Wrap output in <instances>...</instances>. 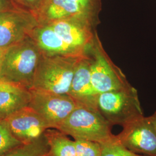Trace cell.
Here are the masks:
<instances>
[{
    "mask_svg": "<svg viewBox=\"0 0 156 156\" xmlns=\"http://www.w3.org/2000/svg\"><path fill=\"white\" fill-rule=\"evenodd\" d=\"M35 16L41 24L73 17L84 16L90 18L73 0H45Z\"/></svg>",
    "mask_w": 156,
    "mask_h": 156,
    "instance_id": "13",
    "label": "cell"
},
{
    "mask_svg": "<svg viewBox=\"0 0 156 156\" xmlns=\"http://www.w3.org/2000/svg\"><path fill=\"white\" fill-rule=\"evenodd\" d=\"M76 156H101V144L84 140H75Z\"/></svg>",
    "mask_w": 156,
    "mask_h": 156,
    "instance_id": "19",
    "label": "cell"
},
{
    "mask_svg": "<svg viewBox=\"0 0 156 156\" xmlns=\"http://www.w3.org/2000/svg\"><path fill=\"white\" fill-rule=\"evenodd\" d=\"M31 99L28 106L42 117L50 128L57 129L78 106L68 94L29 90Z\"/></svg>",
    "mask_w": 156,
    "mask_h": 156,
    "instance_id": "6",
    "label": "cell"
},
{
    "mask_svg": "<svg viewBox=\"0 0 156 156\" xmlns=\"http://www.w3.org/2000/svg\"><path fill=\"white\" fill-rule=\"evenodd\" d=\"M116 136L129 151L145 156H156V130L149 117L142 116L123 127Z\"/></svg>",
    "mask_w": 156,
    "mask_h": 156,
    "instance_id": "9",
    "label": "cell"
},
{
    "mask_svg": "<svg viewBox=\"0 0 156 156\" xmlns=\"http://www.w3.org/2000/svg\"><path fill=\"white\" fill-rule=\"evenodd\" d=\"M42 53L28 36L6 48L0 70V80L30 90Z\"/></svg>",
    "mask_w": 156,
    "mask_h": 156,
    "instance_id": "1",
    "label": "cell"
},
{
    "mask_svg": "<svg viewBox=\"0 0 156 156\" xmlns=\"http://www.w3.org/2000/svg\"><path fill=\"white\" fill-rule=\"evenodd\" d=\"M88 54L91 59V82L98 94L123 89L131 85L122 69L113 62L107 54L97 32Z\"/></svg>",
    "mask_w": 156,
    "mask_h": 156,
    "instance_id": "5",
    "label": "cell"
},
{
    "mask_svg": "<svg viewBox=\"0 0 156 156\" xmlns=\"http://www.w3.org/2000/svg\"><path fill=\"white\" fill-rule=\"evenodd\" d=\"M151 119V123H153L154 128L156 130V111L151 116H149Z\"/></svg>",
    "mask_w": 156,
    "mask_h": 156,
    "instance_id": "25",
    "label": "cell"
},
{
    "mask_svg": "<svg viewBox=\"0 0 156 156\" xmlns=\"http://www.w3.org/2000/svg\"><path fill=\"white\" fill-rule=\"evenodd\" d=\"M5 120L12 135L23 144L38 139L50 128L44 119L28 106L13 113Z\"/></svg>",
    "mask_w": 156,
    "mask_h": 156,
    "instance_id": "10",
    "label": "cell"
},
{
    "mask_svg": "<svg viewBox=\"0 0 156 156\" xmlns=\"http://www.w3.org/2000/svg\"><path fill=\"white\" fill-rule=\"evenodd\" d=\"M39 24L35 14L18 7L0 13V48L22 41Z\"/></svg>",
    "mask_w": 156,
    "mask_h": 156,
    "instance_id": "8",
    "label": "cell"
},
{
    "mask_svg": "<svg viewBox=\"0 0 156 156\" xmlns=\"http://www.w3.org/2000/svg\"><path fill=\"white\" fill-rule=\"evenodd\" d=\"M30 99V91L23 87L17 89L1 90L0 120H5L16 112L28 106Z\"/></svg>",
    "mask_w": 156,
    "mask_h": 156,
    "instance_id": "14",
    "label": "cell"
},
{
    "mask_svg": "<svg viewBox=\"0 0 156 156\" xmlns=\"http://www.w3.org/2000/svg\"><path fill=\"white\" fill-rule=\"evenodd\" d=\"M45 135L49 146L50 156H76L75 140L67 137V135L55 128H49Z\"/></svg>",
    "mask_w": 156,
    "mask_h": 156,
    "instance_id": "15",
    "label": "cell"
},
{
    "mask_svg": "<svg viewBox=\"0 0 156 156\" xmlns=\"http://www.w3.org/2000/svg\"><path fill=\"white\" fill-rule=\"evenodd\" d=\"M22 144L12 135L5 120H0V155Z\"/></svg>",
    "mask_w": 156,
    "mask_h": 156,
    "instance_id": "18",
    "label": "cell"
},
{
    "mask_svg": "<svg viewBox=\"0 0 156 156\" xmlns=\"http://www.w3.org/2000/svg\"><path fill=\"white\" fill-rule=\"evenodd\" d=\"M101 145V156H145L129 151L122 145L117 140L116 136Z\"/></svg>",
    "mask_w": 156,
    "mask_h": 156,
    "instance_id": "17",
    "label": "cell"
},
{
    "mask_svg": "<svg viewBox=\"0 0 156 156\" xmlns=\"http://www.w3.org/2000/svg\"><path fill=\"white\" fill-rule=\"evenodd\" d=\"M82 56L42 54L30 90L68 94L78 61Z\"/></svg>",
    "mask_w": 156,
    "mask_h": 156,
    "instance_id": "2",
    "label": "cell"
},
{
    "mask_svg": "<svg viewBox=\"0 0 156 156\" xmlns=\"http://www.w3.org/2000/svg\"><path fill=\"white\" fill-rule=\"evenodd\" d=\"M82 10L98 24L100 22L99 14L101 11V0H73Z\"/></svg>",
    "mask_w": 156,
    "mask_h": 156,
    "instance_id": "20",
    "label": "cell"
},
{
    "mask_svg": "<svg viewBox=\"0 0 156 156\" xmlns=\"http://www.w3.org/2000/svg\"><path fill=\"white\" fill-rule=\"evenodd\" d=\"M15 5L27 10L28 11L36 13L39 11L41 7L44 3L45 0H11Z\"/></svg>",
    "mask_w": 156,
    "mask_h": 156,
    "instance_id": "21",
    "label": "cell"
},
{
    "mask_svg": "<svg viewBox=\"0 0 156 156\" xmlns=\"http://www.w3.org/2000/svg\"><path fill=\"white\" fill-rule=\"evenodd\" d=\"M22 87L19 86L14 84L8 83L5 82H3L0 80V90H13L17 89ZM24 88V87H23Z\"/></svg>",
    "mask_w": 156,
    "mask_h": 156,
    "instance_id": "23",
    "label": "cell"
},
{
    "mask_svg": "<svg viewBox=\"0 0 156 156\" xmlns=\"http://www.w3.org/2000/svg\"><path fill=\"white\" fill-rule=\"evenodd\" d=\"M111 124L99 111L78 105L57 129L75 140H84L103 144L112 140Z\"/></svg>",
    "mask_w": 156,
    "mask_h": 156,
    "instance_id": "3",
    "label": "cell"
},
{
    "mask_svg": "<svg viewBox=\"0 0 156 156\" xmlns=\"http://www.w3.org/2000/svg\"><path fill=\"white\" fill-rule=\"evenodd\" d=\"M50 156V155H49V156Z\"/></svg>",
    "mask_w": 156,
    "mask_h": 156,
    "instance_id": "26",
    "label": "cell"
},
{
    "mask_svg": "<svg viewBox=\"0 0 156 156\" xmlns=\"http://www.w3.org/2000/svg\"><path fill=\"white\" fill-rule=\"evenodd\" d=\"M97 109L112 126L123 127L144 116L138 91L131 85L98 94Z\"/></svg>",
    "mask_w": 156,
    "mask_h": 156,
    "instance_id": "4",
    "label": "cell"
},
{
    "mask_svg": "<svg viewBox=\"0 0 156 156\" xmlns=\"http://www.w3.org/2000/svg\"><path fill=\"white\" fill-rule=\"evenodd\" d=\"M49 146L45 133L33 142L17 146L0 156H48Z\"/></svg>",
    "mask_w": 156,
    "mask_h": 156,
    "instance_id": "16",
    "label": "cell"
},
{
    "mask_svg": "<svg viewBox=\"0 0 156 156\" xmlns=\"http://www.w3.org/2000/svg\"><path fill=\"white\" fill-rule=\"evenodd\" d=\"M90 66L91 59L87 53L82 56L78 61L68 94L78 105L98 111V94L95 91L92 84Z\"/></svg>",
    "mask_w": 156,
    "mask_h": 156,
    "instance_id": "11",
    "label": "cell"
},
{
    "mask_svg": "<svg viewBox=\"0 0 156 156\" xmlns=\"http://www.w3.org/2000/svg\"><path fill=\"white\" fill-rule=\"evenodd\" d=\"M6 48L2 49V48H0V70H1V68L2 66V63L3 61V58H4V54L5 52Z\"/></svg>",
    "mask_w": 156,
    "mask_h": 156,
    "instance_id": "24",
    "label": "cell"
},
{
    "mask_svg": "<svg viewBox=\"0 0 156 156\" xmlns=\"http://www.w3.org/2000/svg\"><path fill=\"white\" fill-rule=\"evenodd\" d=\"M46 56H82L83 54L70 47L48 24L39 25L30 35Z\"/></svg>",
    "mask_w": 156,
    "mask_h": 156,
    "instance_id": "12",
    "label": "cell"
},
{
    "mask_svg": "<svg viewBox=\"0 0 156 156\" xmlns=\"http://www.w3.org/2000/svg\"><path fill=\"white\" fill-rule=\"evenodd\" d=\"M50 26L67 45L87 54L92 45L97 26L90 18L78 16L62 19L46 24Z\"/></svg>",
    "mask_w": 156,
    "mask_h": 156,
    "instance_id": "7",
    "label": "cell"
},
{
    "mask_svg": "<svg viewBox=\"0 0 156 156\" xmlns=\"http://www.w3.org/2000/svg\"><path fill=\"white\" fill-rule=\"evenodd\" d=\"M16 7L11 0H0V13Z\"/></svg>",
    "mask_w": 156,
    "mask_h": 156,
    "instance_id": "22",
    "label": "cell"
}]
</instances>
